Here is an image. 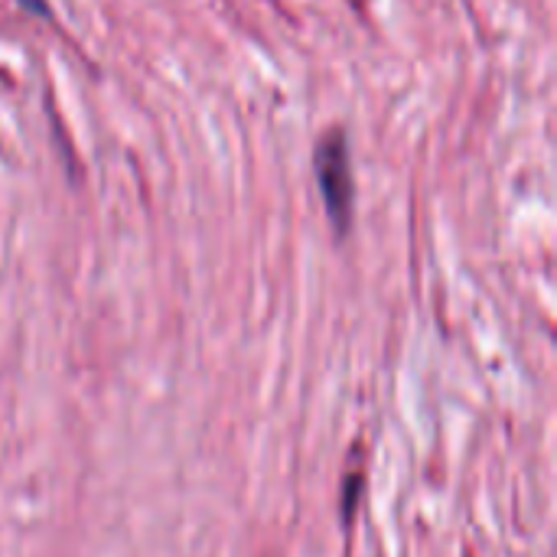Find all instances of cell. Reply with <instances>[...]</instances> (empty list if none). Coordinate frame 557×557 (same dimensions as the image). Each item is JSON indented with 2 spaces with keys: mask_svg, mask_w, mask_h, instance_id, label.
<instances>
[{
  "mask_svg": "<svg viewBox=\"0 0 557 557\" xmlns=\"http://www.w3.org/2000/svg\"><path fill=\"white\" fill-rule=\"evenodd\" d=\"M317 180L326 199L330 219L336 228L349 225L352 215V170H349V147L339 131L326 134L317 147Z\"/></svg>",
  "mask_w": 557,
  "mask_h": 557,
  "instance_id": "1",
  "label": "cell"
}]
</instances>
